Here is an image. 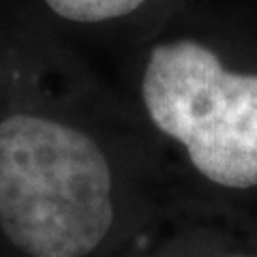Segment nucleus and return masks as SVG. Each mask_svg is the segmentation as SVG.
<instances>
[{"instance_id":"1","label":"nucleus","mask_w":257,"mask_h":257,"mask_svg":"<svg viewBox=\"0 0 257 257\" xmlns=\"http://www.w3.org/2000/svg\"><path fill=\"white\" fill-rule=\"evenodd\" d=\"M114 223V180L90 135L58 120H0V229L28 257H88Z\"/></svg>"},{"instance_id":"2","label":"nucleus","mask_w":257,"mask_h":257,"mask_svg":"<svg viewBox=\"0 0 257 257\" xmlns=\"http://www.w3.org/2000/svg\"><path fill=\"white\" fill-rule=\"evenodd\" d=\"M142 96L152 124L182 144L204 178L257 187V75L227 71L210 47L180 39L152 47Z\"/></svg>"},{"instance_id":"3","label":"nucleus","mask_w":257,"mask_h":257,"mask_svg":"<svg viewBox=\"0 0 257 257\" xmlns=\"http://www.w3.org/2000/svg\"><path fill=\"white\" fill-rule=\"evenodd\" d=\"M146 3V0H45L50 9L69 22H107L124 18Z\"/></svg>"}]
</instances>
